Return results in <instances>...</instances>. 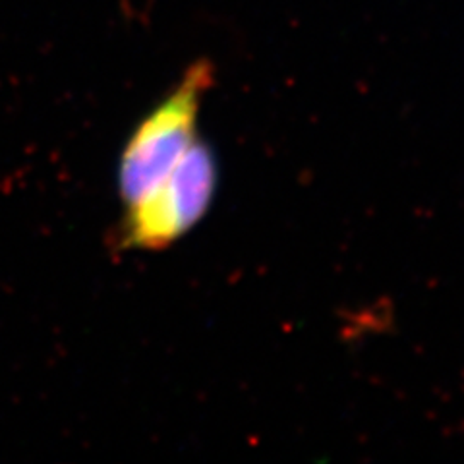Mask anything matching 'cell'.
Instances as JSON below:
<instances>
[{"mask_svg": "<svg viewBox=\"0 0 464 464\" xmlns=\"http://www.w3.org/2000/svg\"><path fill=\"white\" fill-rule=\"evenodd\" d=\"M213 76L211 63H194L130 136L119 165V192L126 206L161 182L192 148L201 101L211 90Z\"/></svg>", "mask_w": 464, "mask_h": 464, "instance_id": "cell-1", "label": "cell"}, {"mask_svg": "<svg viewBox=\"0 0 464 464\" xmlns=\"http://www.w3.org/2000/svg\"><path fill=\"white\" fill-rule=\"evenodd\" d=\"M215 188V157L196 140L161 182L128 203L121 228L122 248H167L206 215Z\"/></svg>", "mask_w": 464, "mask_h": 464, "instance_id": "cell-2", "label": "cell"}]
</instances>
